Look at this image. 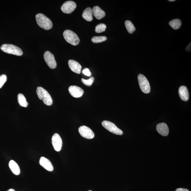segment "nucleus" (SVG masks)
Returning <instances> with one entry per match:
<instances>
[{
	"mask_svg": "<svg viewBox=\"0 0 191 191\" xmlns=\"http://www.w3.org/2000/svg\"><path fill=\"white\" fill-rule=\"evenodd\" d=\"M185 50H186V51H187V52H191V42L189 44L188 46H187L186 48V49H185Z\"/></svg>",
	"mask_w": 191,
	"mask_h": 191,
	"instance_id": "bb28decb",
	"label": "nucleus"
},
{
	"mask_svg": "<svg viewBox=\"0 0 191 191\" xmlns=\"http://www.w3.org/2000/svg\"><path fill=\"white\" fill-rule=\"evenodd\" d=\"M138 79L142 92L145 94L149 93L150 92V87L147 78L143 74H139L138 76Z\"/></svg>",
	"mask_w": 191,
	"mask_h": 191,
	"instance_id": "39448f33",
	"label": "nucleus"
},
{
	"mask_svg": "<svg viewBox=\"0 0 191 191\" xmlns=\"http://www.w3.org/2000/svg\"><path fill=\"white\" fill-rule=\"evenodd\" d=\"M107 39L105 36H95L92 38V41L95 43H100L105 41Z\"/></svg>",
	"mask_w": 191,
	"mask_h": 191,
	"instance_id": "4be33fe9",
	"label": "nucleus"
},
{
	"mask_svg": "<svg viewBox=\"0 0 191 191\" xmlns=\"http://www.w3.org/2000/svg\"><path fill=\"white\" fill-rule=\"evenodd\" d=\"M36 19L37 24L41 28L48 30L52 28L53 24L52 21L43 14H38Z\"/></svg>",
	"mask_w": 191,
	"mask_h": 191,
	"instance_id": "f257e3e1",
	"label": "nucleus"
},
{
	"mask_svg": "<svg viewBox=\"0 0 191 191\" xmlns=\"http://www.w3.org/2000/svg\"><path fill=\"white\" fill-rule=\"evenodd\" d=\"M1 50L7 54L21 56L23 55V51L21 49L12 44H4L1 47Z\"/></svg>",
	"mask_w": 191,
	"mask_h": 191,
	"instance_id": "7ed1b4c3",
	"label": "nucleus"
},
{
	"mask_svg": "<svg viewBox=\"0 0 191 191\" xmlns=\"http://www.w3.org/2000/svg\"><path fill=\"white\" fill-rule=\"evenodd\" d=\"M93 12L92 9L90 8H88L84 11L82 17L87 21H92L93 19Z\"/></svg>",
	"mask_w": 191,
	"mask_h": 191,
	"instance_id": "f3484780",
	"label": "nucleus"
},
{
	"mask_svg": "<svg viewBox=\"0 0 191 191\" xmlns=\"http://www.w3.org/2000/svg\"><path fill=\"white\" fill-rule=\"evenodd\" d=\"M178 92L180 98L182 100L184 101H188L189 99V93L187 87L182 86L180 87Z\"/></svg>",
	"mask_w": 191,
	"mask_h": 191,
	"instance_id": "2eb2a0df",
	"label": "nucleus"
},
{
	"mask_svg": "<svg viewBox=\"0 0 191 191\" xmlns=\"http://www.w3.org/2000/svg\"><path fill=\"white\" fill-rule=\"evenodd\" d=\"M15 191V190H14V189H9V190L8 191Z\"/></svg>",
	"mask_w": 191,
	"mask_h": 191,
	"instance_id": "c85d7f7f",
	"label": "nucleus"
},
{
	"mask_svg": "<svg viewBox=\"0 0 191 191\" xmlns=\"http://www.w3.org/2000/svg\"><path fill=\"white\" fill-rule=\"evenodd\" d=\"M92 191V190H89V191Z\"/></svg>",
	"mask_w": 191,
	"mask_h": 191,
	"instance_id": "7c9ffc66",
	"label": "nucleus"
},
{
	"mask_svg": "<svg viewBox=\"0 0 191 191\" xmlns=\"http://www.w3.org/2000/svg\"><path fill=\"white\" fill-rule=\"evenodd\" d=\"M36 92L38 98L43 100L44 103L48 106L52 105V99L49 94L45 89L41 87H38Z\"/></svg>",
	"mask_w": 191,
	"mask_h": 191,
	"instance_id": "f03ea898",
	"label": "nucleus"
},
{
	"mask_svg": "<svg viewBox=\"0 0 191 191\" xmlns=\"http://www.w3.org/2000/svg\"><path fill=\"white\" fill-rule=\"evenodd\" d=\"M17 99L18 102L21 106L27 107L28 105V103L27 102L24 95L23 94H19L17 96Z\"/></svg>",
	"mask_w": 191,
	"mask_h": 191,
	"instance_id": "6ab92c4d",
	"label": "nucleus"
},
{
	"mask_svg": "<svg viewBox=\"0 0 191 191\" xmlns=\"http://www.w3.org/2000/svg\"><path fill=\"white\" fill-rule=\"evenodd\" d=\"M169 25L174 30H177L180 28L182 25L181 21L179 19H176L170 21Z\"/></svg>",
	"mask_w": 191,
	"mask_h": 191,
	"instance_id": "aec40b11",
	"label": "nucleus"
},
{
	"mask_svg": "<svg viewBox=\"0 0 191 191\" xmlns=\"http://www.w3.org/2000/svg\"><path fill=\"white\" fill-rule=\"evenodd\" d=\"M157 131L161 135L164 136H168L169 129L167 125L165 123H160L156 126Z\"/></svg>",
	"mask_w": 191,
	"mask_h": 191,
	"instance_id": "4468645a",
	"label": "nucleus"
},
{
	"mask_svg": "<svg viewBox=\"0 0 191 191\" xmlns=\"http://www.w3.org/2000/svg\"><path fill=\"white\" fill-rule=\"evenodd\" d=\"M102 124L104 128L112 133L119 135H122L123 134V131L118 128L115 124L111 122L103 121L102 122Z\"/></svg>",
	"mask_w": 191,
	"mask_h": 191,
	"instance_id": "423d86ee",
	"label": "nucleus"
},
{
	"mask_svg": "<svg viewBox=\"0 0 191 191\" xmlns=\"http://www.w3.org/2000/svg\"><path fill=\"white\" fill-rule=\"evenodd\" d=\"M125 25L127 31L129 33L132 34L136 30L135 27L131 22L127 20L125 21Z\"/></svg>",
	"mask_w": 191,
	"mask_h": 191,
	"instance_id": "412c9836",
	"label": "nucleus"
},
{
	"mask_svg": "<svg viewBox=\"0 0 191 191\" xmlns=\"http://www.w3.org/2000/svg\"><path fill=\"white\" fill-rule=\"evenodd\" d=\"M93 12L94 17L98 20H101L105 17V13L103 10L98 6L94 7L93 8Z\"/></svg>",
	"mask_w": 191,
	"mask_h": 191,
	"instance_id": "dca6fc26",
	"label": "nucleus"
},
{
	"mask_svg": "<svg viewBox=\"0 0 191 191\" xmlns=\"http://www.w3.org/2000/svg\"><path fill=\"white\" fill-rule=\"evenodd\" d=\"M52 143L56 151L59 152L61 150L62 146V141L59 134L55 133L52 136Z\"/></svg>",
	"mask_w": 191,
	"mask_h": 191,
	"instance_id": "9d476101",
	"label": "nucleus"
},
{
	"mask_svg": "<svg viewBox=\"0 0 191 191\" xmlns=\"http://www.w3.org/2000/svg\"><path fill=\"white\" fill-rule=\"evenodd\" d=\"M9 166L12 172L15 174L18 175L20 174V171L19 167L15 161L13 160H11L9 163Z\"/></svg>",
	"mask_w": 191,
	"mask_h": 191,
	"instance_id": "a211bd4d",
	"label": "nucleus"
},
{
	"mask_svg": "<svg viewBox=\"0 0 191 191\" xmlns=\"http://www.w3.org/2000/svg\"><path fill=\"white\" fill-rule=\"evenodd\" d=\"M44 57L45 62L50 68L54 69L56 68L57 63L53 54L49 51H46L44 54Z\"/></svg>",
	"mask_w": 191,
	"mask_h": 191,
	"instance_id": "0eeeda50",
	"label": "nucleus"
},
{
	"mask_svg": "<svg viewBox=\"0 0 191 191\" xmlns=\"http://www.w3.org/2000/svg\"><path fill=\"white\" fill-rule=\"evenodd\" d=\"M39 163L41 166L49 171H52L54 170V167L50 161L44 157L40 158Z\"/></svg>",
	"mask_w": 191,
	"mask_h": 191,
	"instance_id": "f8f14e48",
	"label": "nucleus"
},
{
	"mask_svg": "<svg viewBox=\"0 0 191 191\" xmlns=\"http://www.w3.org/2000/svg\"><path fill=\"white\" fill-rule=\"evenodd\" d=\"M176 191H190L184 188H178L176 190Z\"/></svg>",
	"mask_w": 191,
	"mask_h": 191,
	"instance_id": "cd10ccee",
	"label": "nucleus"
},
{
	"mask_svg": "<svg viewBox=\"0 0 191 191\" xmlns=\"http://www.w3.org/2000/svg\"><path fill=\"white\" fill-rule=\"evenodd\" d=\"M7 76L5 74L0 76V89L2 87L5 82L7 81Z\"/></svg>",
	"mask_w": 191,
	"mask_h": 191,
	"instance_id": "393cba45",
	"label": "nucleus"
},
{
	"mask_svg": "<svg viewBox=\"0 0 191 191\" xmlns=\"http://www.w3.org/2000/svg\"><path fill=\"white\" fill-rule=\"evenodd\" d=\"M68 64L69 67L73 72L78 74L81 73L82 67L77 61L70 60L68 61Z\"/></svg>",
	"mask_w": 191,
	"mask_h": 191,
	"instance_id": "ddd939ff",
	"label": "nucleus"
},
{
	"mask_svg": "<svg viewBox=\"0 0 191 191\" xmlns=\"http://www.w3.org/2000/svg\"><path fill=\"white\" fill-rule=\"evenodd\" d=\"M63 36L65 41L73 45H77L80 42V39L75 33L70 30H66L63 32Z\"/></svg>",
	"mask_w": 191,
	"mask_h": 191,
	"instance_id": "20e7f679",
	"label": "nucleus"
},
{
	"mask_svg": "<svg viewBox=\"0 0 191 191\" xmlns=\"http://www.w3.org/2000/svg\"><path fill=\"white\" fill-rule=\"evenodd\" d=\"M68 91L71 95L75 98L81 97L84 93V91L82 89L76 86L69 87Z\"/></svg>",
	"mask_w": 191,
	"mask_h": 191,
	"instance_id": "9b49d317",
	"label": "nucleus"
},
{
	"mask_svg": "<svg viewBox=\"0 0 191 191\" xmlns=\"http://www.w3.org/2000/svg\"><path fill=\"white\" fill-rule=\"evenodd\" d=\"M106 25L103 23H100L96 25L95 28V32L97 33L105 32L106 28Z\"/></svg>",
	"mask_w": 191,
	"mask_h": 191,
	"instance_id": "5701e85b",
	"label": "nucleus"
},
{
	"mask_svg": "<svg viewBox=\"0 0 191 191\" xmlns=\"http://www.w3.org/2000/svg\"><path fill=\"white\" fill-rule=\"evenodd\" d=\"M83 73L85 76H90L92 75L90 70L88 68H86L84 69L83 71Z\"/></svg>",
	"mask_w": 191,
	"mask_h": 191,
	"instance_id": "a878e982",
	"label": "nucleus"
},
{
	"mask_svg": "<svg viewBox=\"0 0 191 191\" xmlns=\"http://www.w3.org/2000/svg\"><path fill=\"white\" fill-rule=\"evenodd\" d=\"M170 1V2H172V1H176L175 0H169L168 1Z\"/></svg>",
	"mask_w": 191,
	"mask_h": 191,
	"instance_id": "c756f323",
	"label": "nucleus"
},
{
	"mask_svg": "<svg viewBox=\"0 0 191 191\" xmlns=\"http://www.w3.org/2000/svg\"><path fill=\"white\" fill-rule=\"evenodd\" d=\"M76 7V4L74 1H68L63 4L61 7V9L65 13L69 14L74 11Z\"/></svg>",
	"mask_w": 191,
	"mask_h": 191,
	"instance_id": "1a4fd4ad",
	"label": "nucleus"
},
{
	"mask_svg": "<svg viewBox=\"0 0 191 191\" xmlns=\"http://www.w3.org/2000/svg\"><path fill=\"white\" fill-rule=\"evenodd\" d=\"M78 131L80 134L83 137L88 139H93L94 134L93 131L89 127L85 126L80 127Z\"/></svg>",
	"mask_w": 191,
	"mask_h": 191,
	"instance_id": "6e6552de",
	"label": "nucleus"
},
{
	"mask_svg": "<svg viewBox=\"0 0 191 191\" xmlns=\"http://www.w3.org/2000/svg\"><path fill=\"white\" fill-rule=\"evenodd\" d=\"M94 81V77H91L90 79L88 80L82 79L81 81L82 83L85 85L87 86H91L92 84L93 83Z\"/></svg>",
	"mask_w": 191,
	"mask_h": 191,
	"instance_id": "b1692460",
	"label": "nucleus"
}]
</instances>
